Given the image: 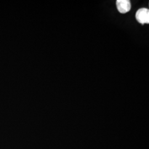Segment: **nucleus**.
<instances>
[{
    "instance_id": "obj_1",
    "label": "nucleus",
    "mask_w": 149,
    "mask_h": 149,
    "mask_svg": "<svg viewBox=\"0 0 149 149\" xmlns=\"http://www.w3.org/2000/svg\"><path fill=\"white\" fill-rule=\"evenodd\" d=\"M136 20L140 23L144 24L149 23V10L146 8H141L136 12Z\"/></svg>"
},
{
    "instance_id": "obj_2",
    "label": "nucleus",
    "mask_w": 149,
    "mask_h": 149,
    "mask_svg": "<svg viewBox=\"0 0 149 149\" xmlns=\"http://www.w3.org/2000/svg\"><path fill=\"white\" fill-rule=\"evenodd\" d=\"M116 5L118 11L121 13H125L130 10L131 5L129 0H117Z\"/></svg>"
}]
</instances>
